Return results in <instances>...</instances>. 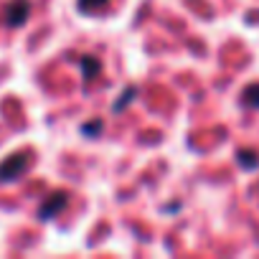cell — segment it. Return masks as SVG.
Masks as SVG:
<instances>
[{
    "mask_svg": "<svg viewBox=\"0 0 259 259\" xmlns=\"http://www.w3.org/2000/svg\"><path fill=\"white\" fill-rule=\"evenodd\" d=\"M26 163H28V160H26L23 155H11L3 165H0V181H11L16 170L26 168Z\"/></svg>",
    "mask_w": 259,
    "mask_h": 259,
    "instance_id": "6da1fadb",
    "label": "cell"
},
{
    "mask_svg": "<svg viewBox=\"0 0 259 259\" xmlns=\"http://www.w3.org/2000/svg\"><path fill=\"white\" fill-rule=\"evenodd\" d=\"M26 13H28V3L26 0H16V3L8 8V26H18V23H23L26 21Z\"/></svg>",
    "mask_w": 259,
    "mask_h": 259,
    "instance_id": "7a4b0ae2",
    "label": "cell"
},
{
    "mask_svg": "<svg viewBox=\"0 0 259 259\" xmlns=\"http://www.w3.org/2000/svg\"><path fill=\"white\" fill-rule=\"evenodd\" d=\"M51 198H54V201L41 208V219H49L56 208H64V203H66V193H56V196H51Z\"/></svg>",
    "mask_w": 259,
    "mask_h": 259,
    "instance_id": "3957f363",
    "label": "cell"
},
{
    "mask_svg": "<svg viewBox=\"0 0 259 259\" xmlns=\"http://www.w3.org/2000/svg\"><path fill=\"white\" fill-rule=\"evenodd\" d=\"M241 102H244L246 107H254V109H259V84H251V87H246V89H244V97H241Z\"/></svg>",
    "mask_w": 259,
    "mask_h": 259,
    "instance_id": "277c9868",
    "label": "cell"
},
{
    "mask_svg": "<svg viewBox=\"0 0 259 259\" xmlns=\"http://www.w3.org/2000/svg\"><path fill=\"white\" fill-rule=\"evenodd\" d=\"M99 3H107V0H79V8L89 13V11H94V8H97Z\"/></svg>",
    "mask_w": 259,
    "mask_h": 259,
    "instance_id": "5b68a950",
    "label": "cell"
}]
</instances>
